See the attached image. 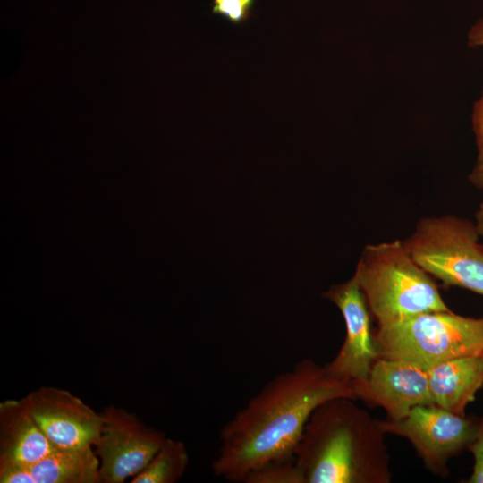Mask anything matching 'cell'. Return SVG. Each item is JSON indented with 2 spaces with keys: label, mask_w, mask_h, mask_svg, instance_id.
<instances>
[{
  "label": "cell",
  "mask_w": 483,
  "mask_h": 483,
  "mask_svg": "<svg viewBox=\"0 0 483 483\" xmlns=\"http://www.w3.org/2000/svg\"><path fill=\"white\" fill-rule=\"evenodd\" d=\"M378 326L426 312L449 311L438 287L394 240L364 247L354 272Z\"/></svg>",
  "instance_id": "3"
},
{
  "label": "cell",
  "mask_w": 483,
  "mask_h": 483,
  "mask_svg": "<svg viewBox=\"0 0 483 483\" xmlns=\"http://www.w3.org/2000/svg\"><path fill=\"white\" fill-rule=\"evenodd\" d=\"M402 242L432 277L483 296V244L475 223L453 215L423 217Z\"/></svg>",
  "instance_id": "5"
},
{
  "label": "cell",
  "mask_w": 483,
  "mask_h": 483,
  "mask_svg": "<svg viewBox=\"0 0 483 483\" xmlns=\"http://www.w3.org/2000/svg\"><path fill=\"white\" fill-rule=\"evenodd\" d=\"M55 448L46 436L23 397L0 402V470L30 467Z\"/></svg>",
  "instance_id": "11"
},
{
  "label": "cell",
  "mask_w": 483,
  "mask_h": 483,
  "mask_svg": "<svg viewBox=\"0 0 483 483\" xmlns=\"http://www.w3.org/2000/svg\"><path fill=\"white\" fill-rule=\"evenodd\" d=\"M335 397L318 405L294 453L305 483H389L385 432L355 403Z\"/></svg>",
  "instance_id": "2"
},
{
  "label": "cell",
  "mask_w": 483,
  "mask_h": 483,
  "mask_svg": "<svg viewBox=\"0 0 483 483\" xmlns=\"http://www.w3.org/2000/svg\"><path fill=\"white\" fill-rule=\"evenodd\" d=\"M475 219L476 229L483 244V200L481 201L478 210L476 211Z\"/></svg>",
  "instance_id": "22"
},
{
  "label": "cell",
  "mask_w": 483,
  "mask_h": 483,
  "mask_svg": "<svg viewBox=\"0 0 483 483\" xmlns=\"http://www.w3.org/2000/svg\"><path fill=\"white\" fill-rule=\"evenodd\" d=\"M468 450L475 459L473 472L468 482L483 483V417L478 421L475 437L468 446Z\"/></svg>",
  "instance_id": "17"
},
{
  "label": "cell",
  "mask_w": 483,
  "mask_h": 483,
  "mask_svg": "<svg viewBox=\"0 0 483 483\" xmlns=\"http://www.w3.org/2000/svg\"><path fill=\"white\" fill-rule=\"evenodd\" d=\"M189 464L185 445L166 437L148 465L132 477L131 483H175L184 474Z\"/></svg>",
  "instance_id": "14"
},
{
  "label": "cell",
  "mask_w": 483,
  "mask_h": 483,
  "mask_svg": "<svg viewBox=\"0 0 483 483\" xmlns=\"http://www.w3.org/2000/svg\"><path fill=\"white\" fill-rule=\"evenodd\" d=\"M434 404L451 412L465 415L483 386V356L453 359L428 369Z\"/></svg>",
  "instance_id": "12"
},
{
  "label": "cell",
  "mask_w": 483,
  "mask_h": 483,
  "mask_svg": "<svg viewBox=\"0 0 483 483\" xmlns=\"http://www.w3.org/2000/svg\"><path fill=\"white\" fill-rule=\"evenodd\" d=\"M243 483H305L294 458L274 461L252 470Z\"/></svg>",
  "instance_id": "15"
},
{
  "label": "cell",
  "mask_w": 483,
  "mask_h": 483,
  "mask_svg": "<svg viewBox=\"0 0 483 483\" xmlns=\"http://www.w3.org/2000/svg\"><path fill=\"white\" fill-rule=\"evenodd\" d=\"M212 12L231 23H244L250 16L255 0H213Z\"/></svg>",
  "instance_id": "16"
},
{
  "label": "cell",
  "mask_w": 483,
  "mask_h": 483,
  "mask_svg": "<svg viewBox=\"0 0 483 483\" xmlns=\"http://www.w3.org/2000/svg\"><path fill=\"white\" fill-rule=\"evenodd\" d=\"M472 125L476 138L478 157H483V94L474 106Z\"/></svg>",
  "instance_id": "19"
},
{
  "label": "cell",
  "mask_w": 483,
  "mask_h": 483,
  "mask_svg": "<svg viewBox=\"0 0 483 483\" xmlns=\"http://www.w3.org/2000/svg\"><path fill=\"white\" fill-rule=\"evenodd\" d=\"M472 185L483 190V157H478L477 163L469 175Z\"/></svg>",
  "instance_id": "20"
},
{
  "label": "cell",
  "mask_w": 483,
  "mask_h": 483,
  "mask_svg": "<svg viewBox=\"0 0 483 483\" xmlns=\"http://www.w3.org/2000/svg\"><path fill=\"white\" fill-rule=\"evenodd\" d=\"M24 398L35 420L55 447L94 446L98 439L102 414L69 391L41 386Z\"/></svg>",
  "instance_id": "9"
},
{
  "label": "cell",
  "mask_w": 483,
  "mask_h": 483,
  "mask_svg": "<svg viewBox=\"0 0 483 483\" xmlns=\"http://www.w3.org/2000/svg\"><path fill=\"white\" fill-rule=\"evenodd\" d=\"M101 414V432L94 445L100 480L123 483L144 470L166 436L123 408L110 405Z\"/></svg>",
  "instance_id": "7"
},
{
  "label": "cell",
  "mask_w": 483,
  "mask_h": 483,
  "mask_svg": "<svg viewBox=\"0 0 483 483\" xmlns=\"http://www.w3.org/2000/svg\"><path fill=\"white\" fill-rule=\"evenodd\" d=\"M378 358L397 359L425 369L441 362L483 356V317L426 312L378 326L373 335Z\"/></svg>",
  "instance_id": "4"
},
{
  "label": "cell",
  "mask_w": 483,
  "mask_h": 483,
  "mask_svg": "<svg viewBox=\"0 0 483 483\" xmlns=\"http://www.w3.org/2000/svg\"><path fill=\"white\" fill-rule=\"evenodd\" d=\"M335 397L356 400L353 387L331 377L325 366L303 359L269 380L222 428L215 476L242 482L254 469L293 458L314 410Z\"/></svg>",
  "instance_id": "1"
},
{
  "label": "cell",
  "mask_w": 483,
  "mask_h": 483,
  "mask_svg": "<svg viewBox=\"0 0 483 483\" xmlns=\"http://www.w3.org/2000/svg\"><path fill=\"white\" fill-rule=\"evenodd\" d=\"M357 399L383 408L388 419H400L419 405H435L428 369L411 361L378 358Z\"/></svg>",
  "instance_id": "10"
},
{
  "label": "cell",
  "mask_w": 483,
  "mask_h": 483,
  "mask_svg": "<svg viewBox=\"0 0 483 483\" xmlns=\"http://www.w3.org/2000/svg\"><path fill=\"white\" fill-rule=\"evenodd\" d=\"M323 296L341 311L345 338L336 356L325 369L334 378L352 386L356 399L366 384L374 362L378 359L370 327V312L356 276L332 285Z\"/></svg>",
  "instance_id": "8"
},
{
  "label": "cell",
  "mask_w": 483,
  "mask_h": 483,
  "mask_svg": "<svg viewBox=\"0 0 483 483\" xmlns=\"http://www.w3.org/2000/svg\"><path fill=\"white\" fill-rule=\"evenodd\" d=\"M99 465L92 445L55 447L30 470L34 483H101Z\"/></svg>",
  "instance_id": "13"
},
{
  "label": "cell",
  "mask_w": 483,
  "mask_h": 483,
  "mask_svg": "<svg viewBox=\"0 0 483 483\" xmlns=\"http://www.w3.org/2000/svg\"><path fill=\"white\" fill-rule=\"evenodd\" d=\"M478 421L436 405H419L400 419L377 420L386 434L408 439L435 474H448L447 462L467 448L475 437Z\"/></svg>",
  "instance_id": "6"
},
{
  "label": "cell",
  "mask_w": 483,
  "mask_h": 483,
  "mask_svg": "<svg viewBox=\"0 0 483 483\" xmlns=\"http://www.w3.org/2000/svg\"><path fill=\"white\" fill-rule=\"evenodd\" d=\"M469 42L473 47L483 45V19L471 28L469 34Z\"/></svg>",
  "instance_id": "21"
},
{
  "label": "cell",
  "mask_w": 483,
  "mask_h": 483,
  "mask_svg": "<svg viewBox=\"0 0 483 483\" xmlns=\"http://www.w3.org/2000/svg\"><path fill=\"white\" fill-rule=\"evenodd\" d=\"M1 483H34L30 467L13 466L0 470Z\"/></svg>",
  "instance_id": "18"
}]
</instances>
